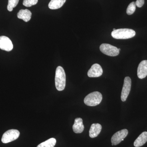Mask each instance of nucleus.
Instances as JSON below:
<instances>
[{"instance_id": "0eeeda50", "label": "nucleus", "mask_w": 147, "mask_h": 147, "mask_svg": "<svg viewBox=\"0 0 147 147\" xmlns=\"http://www.w3.org/2000/svg\"><path fill=\"white\" fill-rule=\"evenodd\" d=\"M128 133V130L127 129H122L115 133L111 138L112 146L119 144L122 141H123Z\"/></svg>"}, {"instance_id": "6e6552de", "label": "nucleus", "mask_w": 147, "mask_h": 147, "mask_svg": "<svg viewBox=\"0 0 147 147\" xmlns=\"http://www.w3.org/2000/svg\"><path fill=\"white\" fill-rule=\"evenodd\" d=\"M13 48V44L8 37L4 36H0V49L1 50L9 52L12 50Z\"/></svg>"}, {"instance_id": "ddd939ff", "label": "nucleus", "mask_w": 147, "mask_h": 147, "mask_svg": "<svg viewBox=\"0 0 147 147\" xmlns=\"http://www.w3.org/2000/svg\"><path fill=\"white\" fill-rule=\"evenodd\" d=\"M31 16V12L28 9H21L17 13L18 18L22 19L26 22L30 21Z\"/></svg>"}, {"instance_id": "a211bd4d", "label": "nucleus", "mask_w": 147, "mask_h": 147, "mask_svg": "<svg viewBox=\"0 0 147 147\" xmlns=\"http://www.w3.org/2000/svg\"><path fill=\"white\" fill-rule=\"evenodd\" d=\"M19 0H8L7 9L9 11H11L13 8L16 7L18 5Z\"/></svg>"}, {"instance_id": "f257e3e1", "label": "nucleus", "mask_w": 147, "mask_h": 147, "mask_svg": "<svg viewBox=\"0 0 147 147\" xmlns=\"http://www.w3.org/2000/svg\"><path fill=\"white\" fill-rule=\"evenodd\" d=\"M55 86L59 91L64 90L66 84V75L63 68L58 66L56 69L55 77Z\"/></svg>"}, {"instance_id": "1a4fd4ad", "label": "nucleus", "mask_w": 147, "mask_h": 147, "mask_svg": "<svg viewBox=\"0 0 147 147\" xmlns=\"http://www.w3.org/2000/svg\"><path fill=\"white\" fill-rule=\"evenodd\" d=\"M102 69L100 65L95 63L92 66L88 72V75L90 77H98L102 75Z\"/></svg>"}, {"instance_id": "423d86ee", "label": "nucleus", "mask_w": 147, "mask_h": 147, "mask_svg": "<svg viewBox=\"0 0 147 147\" xmlns=\"http://www.w3.org/2000/svg\"><path fill=\"white\" fill-rule=\"evenodd\" d=\"M131 79L130 77L127 76L124 80V84L121 94V100L124 102L126 101L130 92L131 88Z\"/></svg>"}, {"instance_id": "aec40b11", "label": "nucleus", "mask_w": 147, "mask_h": 147, "mask_svg": "<svg viewBox=\"0 0 147 147\" xmlns=\"http://www.w3.org/2000/svg\"><path fill=\"white\" fill-rule=\"evenodd\" d=\"M135 4L138 7H142L144 4V0H137Z\"/></svg>"}, {"instance_id": "9b49d317", "label": "nucleus", "mask_w": 147, "mask_h": 147, "mask_svg": "<svg viewBox=\"0 0 147 147\" xmlns=\"http://www.w3.org/2000/svg\"><path fill=\"white\" fill-rule=\"evenodd\" d=\"M72 128L73 131L76 134L82 133L84 129L83 119L81 118H77L75 119Z\"/></svg>"}, {"instance_id": "f3484780", "label": "nucleus", "mask_w": 147, "mask_h": 147, "mask_svg": "<svg viewBox=\"0 0 147 147\" xmlns=\"http://www.w3.org/2000/svg\"><path fill=\"white\" fill-rule=\"evenodd\" d=\"M136 5L135 2H132L129 5L127 9L126 13L128 15H131L134 13L136 10Z\"/></svg>"}, {"instance_id": "20e7f679", "label": "nucleus", "mask_w": 147, "mask_h": 147, "mask_svg": "<svg viewBox=\"0 0 147 147\" xmlns=\"http://www.w3.org/2000/svg\"><path fill=\"white\" fill-rule=\"evenodd\" d=\"M20 136V132L17 129H11L7 130L3 134L1 141L4 144H7L18 139Z\"/></svg>"}, {"instance_id": "39448f33", "label": "nucleus", "mask_w": 147, "mask_h": 147, "mask_svg": "<svg viewBox=\"0 0 147 147\" xmlns=\"http://www.w3.org/2000/svg\"><path fill=\"white\" fill-rule=\"evenodd\" d=\"M100 50L103 54L111 57L117 56L120 52L117 47L107 43L101 44L100 46Z\"/></svg>"}, {"instance_id": "6ab92c4d", "label": "nucleus", "mask_w": 147, "mask_h": 147, "mask_svg": "<svg viewBox=\"0 0 147 147\" xmlns=\"http://www.w3.org/2000/svg\"><path fill=\"white\" fill-rule=\"evenodd\" d=\"M38 0H24L23 5L27 7H30L37 3Z\"/></svg>"}, {"instance_id": "9d476101", "label": "nucleus", "mask_w": 147, "mask_h": 147, "mask_svg": "<svg viewBox=\"0 0 147 147\" xmlns=\"http://www.w3.org/2000/svg\"><path fill=\"white\" fill-rule=\"evenodd\" d=\"M137 75L140 79H143L147 76V60L141 62L137 69Z\"/></svg>"}, {"instance_id": "7ed1b4c3", "label": "nucleus", "mask_w": 147, "mask_h": 147, "mask_svg": "<svg viewBox=\"0 0 147 147\" xmlns=\"http://www.w3.org/2000/svg\"><path fill=\"white\" fill-rule=\"evenodd\" d=\"M102 95L99 92L96 91L91 93L85 98L84 102L88 106H95L99 105L102 100Z\"/></svg>"}, {"instance_id": "f03ea898", "label": "nucleus", "mask_w": 147, "mask_h": 147, "mask_svg": "<svg viewBox=\"0 0 147 147\" xmlns=\"http://www.w3.org/2000/svg\"><path fill=\"white\" fill-rule=\"evenodd\" d=\"M135 31L130 29H119L113 31L111 35L115 39H126L131 38L135 36Z\"/></svg>"}, {"instance_id": "4be33fe9", "label": "nucleus", "mask_w": 147, "mask_h": 147, "mask_svg": "<svg viewBox=\"0 0 147 147\" xmlns=\"http://www.w3.org/2000/svg\"><path fill=\"white\" fill-rule=\"evenodd\" d=\"M118 49H119V51H120L121 49H120V48H118Z\"/></svg>"}, {"instance_id": "4468645a", "label": "nucleus", "mask_w": 147, "mask_h": 147, "mask_svg": "<svg viewBox=\"0 0 147 147\" xmlns=\"http://www.w3.org/2000/svg\"><path fill=\"white\" fill-rule=\"evenodd\" d=\"M147 142V132L144 131L139 135L134 142V145L135 147H139L143 146Z\"/></svg>"}, {"instance_id": "412c9836", "label": "nucleus", "mask_w": 147, "mask_h": 147, "mask_svg": "<svg viewBox=\"0 0 147 147\" xmlns=\"http://www.w3.org/2000/svg\"><path fill=\"white\" fill-rule=\"evenodd\" d=\"M116 30V29L115 28H114V29H113V31L115 30Z\"/></svg>"}, {"instance_id": "f8f14e48", "label": "nucleus", "mask_w": 147, "mask_h": 147, "mask_svg": "<svg viewBox=\"0 0 147 147\" xmlns=\"http://www.w3.org/2000/svg\"><path fill=\"white\" fill-rule=\"evenodd\" d=\"M102 129V126L99 123H93L89 131V136L91 138L97 137Z\"/></svg>"}, {"instance_id": "2eb2a0df", "label": "nucleus", "mask_w": 147, "mask_h": 147, "mask_svg": "<svg viewBox=\"0 0 147 147\" xmlns=\"http://www.w3.org/2000/svg\"><path fill=\"white\" fill-rule=\"evenodd\" d=\"M66 0H51L48 4L49 8L51 9H57L61 8Z\"/></svg>"}, {"instance_id": "dca6fc26", "label": "nucleus", "mask_w": 147, "mask_h": 147, "mask_svg": "<svg viewBox=\"0 0 147 147\" xmlns=\"http://www.w3.org/2000/svg\"><path fill=\"white\" fill-rule=\"evenodd\" d=\"M56 139L52 138L40 144L37 147H54L56 145Z\"/></svg>"}]
</instances>
